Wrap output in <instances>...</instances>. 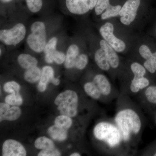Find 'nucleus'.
<instances>
[{
  "instance_id": "1",
  "label": "nucleus",
  "mask_w": 156,
  "mask_h": 156,
  "mask_svg": "<svg viewBox=\"0 0 156 156\" xmlns=\"http://www.w3.org/2000/svg\"><path fill=\"white\" fill-rule=\"evenodd\" d=\"M122 138L125 141L130 139L132 134H137L141 128V121L138 115L133 110H123L117 114L115 119Z\"/></svg>"
},
{
  "instance_id": "2",
  "label": "nucleus",
  "mask_w": 156,
  "mask_h": 156,
  "mask_svg": "<svg viewBox=\"0 0 156 156\" xmlns=\"http://www.w3.org/2000/svg\"><path fill=\"white\" fill-rule=\"evenodd\" d=\"M93 133L96 139L104 141L112 147L119 145L122 138L118 127L106 122L98 124L94 128Z\"/></svg>"
},
{
  "instance_id": "3",
  "label": "nucleus",
  "mask_w": 156,
  "mask_h": 156,
  "mask_svg": "<svg viewBox=\"0 0 156 156\" xmlns=\"http://www.w3.org/2000/svg\"><path fill=\"white\" fill-rule=\"evenodd\" d=\"M54 103L58 106L61 115L72 118L77 114L78 97L74 91L66 90L62 92L56 98Z\"/></svg>"
},
{
  "instance_id": "4",
  "label": "nucleus",
  "mask_w": 156,
  "mask_h": 156,
  "mask_svg": "<svg viewBox=\"0 0 156 156\" xmlns=\"http://www.w3.org/2000/svg\"><path fill=\"white\" fill-rule=\"evenodd\" d=\"M31 33L27 39L29 47L36 53L44 51L46 44V29L44 23L41 21H36L30 27Z\"/></svg>"
},
{
  "instance_id": "5",
  "label": "nucleus",
  "mask_w": 156,
  "mask_h": 156,
  "mask_svg": "<svg viewBox=\"0 0 156 156\" xmlns=\"http://www.w3.org/2000/svg\"><path fill=\"white\" fill-rule=\"evenodd\" d=\"M26 29L24 24L18 23L10 29L2 30L0 31V40L5 44L15 46L25 38Z\"/></svg>"
},
{
  "instance_id": "6",
  "label": "nucleus",
  "mask_w": 156,
  "mask_h": 156,
  "mask_svg": "<svg viewBox=\"0 0 156 156\" xmlns=\"http://www.w3.org/2000/svg\"><path fill=\"white\" fill-rule=\"evenodd\" d=\"M114 27L112 23L107 22L100 27L99 33L104 40L117 52L121 53L125 50L126 44L122 40L118 38L114 34Z\"/></svg>"
},
{
  "instance_id": "7",
  "label": "nucleus",
  "mask_w": 156,
  "mask_h": 156,
  "mask_svg": "<svg viewBox=\"0 0 156 156\" xmlns=\"http://www.w3.org/2000/svg\"><path fill=\"white\" fill-rule=\"evenodd\" d=\"M140 4V0H127L119 12L120 20L124 25H129L134 21Z\"/></svg>"
},
{
  "instance_id": "8",
  "label": "nucleus",
  "mask_w": 156,
  "mask_h": 156,
  "mask_svg": "<svg viewBox=\"0 0 156 156\" xmlns=\"http://www.w3.org/2000/svg\"><path fill=\"white\" fill-rule=\"evenodd\" d=\"M26 155L25 149L17 140H8L3 144V156H25Z\"/></svg>"
},
{
  "instance_id": "9",
  "label": "nucleus",
  "mask_w": 156,
  "mask_h": 156,
  "mask_svg": "<svg viewBox=\"0 0 156 156\" xmlns=\"http://www.w3.org/2000/svg\"><path fill=\"white\" fill-rule=\"evenodd\" d=\"M100 45L101 48H102L106 53L111 67L114 69L118 68L119 65V58L116 52V51L109 45L105 40H101Z\"/></svg>"
},
{
  "instance_id": "10",
  "label": "nucleus",
  "mask_w": 156,
  "mask_h": 156,
  "mask_svg": "<svg viewBox=\"0 0 156 156\" xmlns=\"http://www.w3.org/2000/svg\"><path fill=\"white\" fill-rule=\"evenodd\" d=\"M66 3L67 9L73 14L82 15L90 11L82 0H66Z\"/></svg>"
},
{
  "instance_id": "11",
  "label": "nucleus",
  "mask_w": 156,
  "mask_h": 156,
  "mask_svg": "<svg viewBox=\"0 0 156 156\" xmlns=\"http://www.w3.org/2000/svg\"><path fill=\"white\" fill-rule=\"evenodd\" d=\"M54 77V70L51 66H45L41 71V75L40 78L38 89L40 92H44L47 89L48 83L51 82Z\"/></svg>"
},
{
  "instance_id": "12",
  "label": "nucleus",
  "mask_w": 156,
  "mask_h": 156,
  "mask_svg": "<svg viewBox=\"0 0 156 156\" xmlns=\"http://www.w3.org/2000/svg\"><path fill=\"white\" fill-rule=\"evenodd\" d=\"M80 49L77 45H70L66 52V57L65 61L64 66L66 68L69 69L74 67L76 60L79 56Z\"/></svg>"
},
{
  "instance_id": "13",
  "label": "nucleus",
  "mask_w": 156,
  "mask_h": 156,
  "mask_svg": "<svg viewBox=\"0 0 156 156\" xmlns=\"http://www.w3.org/2000/svg\"><path fill=\"white\" fill-rule=\"evenodd\" d=\"M93 83L99 89L101 95H108L111 91V87L107 78L102 74L97 75L94 78Z\"/></svg>"
},
{
  "instance_id": "14",
  "label": "nucleus",
  "mask_w": 156,
  "mask_h": 156,
  "mask_svg": "<svg viewBox=\"0 0 156 156\" xmlns=\"http://www.w3.org/2000/svg\"><path fill=\"white\" fill-rule=\"evenodd\" d=\"M57 41L58 40L57 38L56 37H53L49 40L45 46L43 51L45 54V61L48 63H52L54 61L53 54L56 50V47Z\"/></svg>"
},
{
  "instance_id": "15",
  "label": "nucleus",
  "mask_w": 156,
  "mask_h": 156,
  "mask_svg": "<svg viewBox=\"0 0 156 156\" xmlns=\"http://www.w3.org/2000/svg\"><path fill=\"white\" fill-rule=\"evenodd\" d=\"M95 61L101 69L108 71L110 69V65L104 50L100 48L95 52Z\"/></svg>"
},
{
  "instance_id": "16",
  "label": "nucleus",
  "mask_w": 156,
  "mask_h": 156,
  "mask_svg": "<svg viewBox=\"0 0 156 156\" xmlns=\"http://www.w3.org/2000/svg\"><path fill=\"white\" fill-rule=\"evenodd\" d=\"M48 133L51 138L58 141H63L67 137V130L55 125L48 129Z\"/></svg>"
},
{
  "instance_id": "17",
  "label": "nucleus",
  "mask_w": 156,
  "mask_h": 156,
  "mask_svg": "<svg viewBox=\"0 0 156 156\" xmlns=\"http://www.w3.org/2000/svg\"><path fill=\"white\" fill-rule=\"evenodd\" d=\"M17 61L20 66L26 70L36 67L38 64L37 60L35 57L24 53L20 54L18 56Z\"/></svg>"
},
{
  "instance_id": "18",
  "label": "nucleus",
  "mask_w": 156,
  "mask_h": 156,
  "mask_svg": "<svg viewBox=\"0 0 156 156\" xmlns=\"http://www.w3.org/2000/svg\"><path fill=\"white\" fill-rule=\"evenodd\" d=\"M149 80L144 77H134L131 81L130 89L131 91L134 93L138 92L140 89H144L149 85Z\"/></svg>"
},
{
  "instance_id": "19",
  "label": "nucleus",
  "mask_w": 156,
  "mask_h": 156,
  "mask_svg": "<svg viewBox=\"0 0 156 156\" xmlns=\"http://www.w3.org/2000/svg\"><path fill=\"white\" fill-rule=\"evenodd\" d=\"M41 71L39 68L36 67L27 69L24 74V78L27 81L30 83H35L40 80Z\"/></svg>"
},
{
  "instance_id": "20",
  "label": "nucleus",
  "mask_w": 156,
  "mask_h": 156,
  "mask_svg": "<svg viewBox=\"0 0 156 156\" xmlns=\"http://www.w3.org/2000/svg\"><path fill=\"white\" fill-rule=\"evenodd\" d=\"M84 89L87 95L93 99H99L101 96L100 91L93 82L86 83L84 85Z\"/></svg>"
},
{
  "instance_id": "21",
  "label": "nucleus",
  "mask_w": 156,
  "mask_h": 156,
  "mask_svg": "<svg viewBox=\"0 0 156 156\" xmlns=\"http://www.w3.org/2000/svg\"><path fill=\"white\" fill-rule=\"evenodd\" d=\"M34 145L38 149L44 150L54 147L53 141L46 136L38 138L35 141Z\"/></svg>"
},
{
  "instance_id": "22",
  "label": "nucleus",
  "mask_w": 156,
  "mask_h": 156,
  "mask_svg": "<svg viewBox=\"0 0 156 156\" xmlns=\"http://www.w3.org/2000/svg\"><path fill=\"white\" fill-rule=\"evenodd\" d=\"M55 125L68 130L71 127L73 124L71 117L65 115H61L55 119Z\"/></svg>"
},
{
  "instance_id": "23",
  "label": "nucleus",
  "mask_w": 156,
  "mask_h": 156,
  "mask_svg": "<svg viewBox=\"0 0 156 156\" xmlns=\"http://www.w3.org/2000/svg\"><path fill=\"white\" fill-rule=\"evenodd\" d=\"M122 7L119 5L113 6L110 5L106 9L105 12L102 13L101 15L102 20H105L112 17H116L119 15V12Z\"/></svg>"
},
{
  "instance_id": "24",
  "label": "nucleus",
  "mask_w": 156,
  "mask_h": 156,
  "mask_svg": "<svg viewBox=\"0 0 156 156\" xmlns=\"http://www.w3.org/2000/svg\"><path fill=\"white\" fill-rule=\"evenodd\" d=\"M21 112L20 108L17 106H13L10 108L5 115L3 117V120L12 121L17 120L21 115Z\"/></svg>"
},
{
  "instance_id": "25",
  "label": "nucleus",
  "mask_w": 156,
  "mask_h": 156,
  "mask_svg": "<svg viewBox=\"0 0 156 156\" xmlns=\"http://www.w3.org/2000/svg\"><path fill=\"white\" fill-rule=\"evenodd\" d=\"M6 103L10 105L19 106L22 105L23 99L19 93L11 94L6 96L5 98Z\"/></svg>"
},
{
  "instance_id": "26",
  "label": "nucleus",
  "mask_w": 156,
  "mask_h": 156,
  "mask_svg": "<svg viewBox=\"0 0 156 156\" xmlns=\"http://www.w3.org/2000/svg\"><path fill=\"white\" fill-rule=\"evenodd\" d=\"M144 67L151 73L156 71V52L152 53L149 59L146 60L144 64Z\"/></svg>"
},
{
  "instance_id": "27",
  "label": "nucleus",
  "mask_w": 156,
  "mask_h": 156,
  "mask_svg": "<svg viewBox=\"0 0 156 156\" xmlns=\"http://www.w3.org/2000/svg\"><path fill=\"white\" fill-rule=\"evenodd\" d=\"M26 2L29 10L32 13L38 12L43 6L42 0H26Z\"/></svg>"
},
{
  "instance_id": "28",
  "label": "nucleus",
  "mask_w": 156,
  "mask_h": 156,
  "mask_svg": "<svg viewBox=\"0 0 156 156\" xmlns=\"http://www.w3.org/2000/svg\"><path fill=\"white\" fill-rule=\"evenodd\" d=\"M131 71L134 75V76L136 77H144L146 71L144 66L137 62H133L131 66Z\"/></svg>"
},
{
  "instance_id": "29",
  "label": "nucleus",
  "mask_w": 156,
  "mask_h": 156,
  "mask_svg": "<svg viewBox=\"0 0 156 156\" xmlns=\"http://www.w3.org/2000/svg\"><path fill=\"white\" fill-rule=\"evenodd\" d=\"M4 89L5 92L11 94L19 93L20 87L18 83L14 81L6 83L4 85Z\"/></svg>"
},
{
  "instance_id": "30",
  "label": "nucleus",
  "mask_w": 156,
  "mask_h": 156,
  "mask_svg": "<svg viewBox=\"0 0 156 156\" xmlns=\"http://www.w3.org/2000/svg\"><path fill=\"white\" fill-rule=\"evenodd\" d=\"M110 5V0H98L95 7V14L97 15L102 14Z\"/></svg>"
},
{
  "instance_id": "31",
  "label": "nucleus",
  "mask_w": 156,
  "mask_h": 156,
  "mask_svg": "<svg viewBox=\"0 0 156 156\" xmlns=\"http://www.w3.org/2000/svg\"><path fill=\"white\" fill-rule=\"evenodd\" d=\"M89 58L87 55L82 54L79 55L76 60L74 67L80 70L83 69L87 66Z\"/></svg>"
},
{
  "instance_id": "32",
  "label": "nucleus",
  "mask_w": 156,
  "mask_h": 156,
  "mask_svg": "<svg viewBox=\"0 0 156 156\" xmlns=\"http://www.w3.org/2000/svg\"><path fill=\"white\" fill-rule=\"evenodd\" d=\"M145 95L148 101L156 104V86H151L145 91Z\"/></svg>"
},
{
  "instance_id": "33",
  "label": "nucleus",
  "mask_w": 156,
  "mask_h": 156,
  "mask_svg": "<svg viewBox=\"0 0 156 156\" xmlns=\"http://www.w3.org/2000/svg\"><path fill=\"white\" fill-rule=\"evenodd\" d=\"M61 155L60 152L55 148L47 149L42 150V151L39 153L38 156H59Z\"/></svg>"
},
{
  "instance_id": "34",
  "label": "nucleus",
  "mask_w": 156,
  "mask_h": 156,
  "mask_svg": "<svg viewBox=\"0 0 156 156\" xmlns=\"http://www.w3.org/2000/svg\"><path fill=\"white\" fill-rule=\"evenodd\" d=\"M139 52L140 56L146 60L149 59L152 54L150 49L146 45H141L140 47Z\"/></svg>"
},
{
  "instance_id": "35",
  "label": "nucleus",
  "mask_w": 156,
  "mask_h": 156,
  "mask_svg": "<svg viewBox=\"0 0 156 156\" xmlns=\"http://www.w3.org/2000/svg\"><path fill=\"white\" fill-rule=\"evenodd\" d=\"M66 55L63 52L56 50L53 54V60L57 64H61L65 62Z\"/></svg>"
},
{
  "instance_id": "36",
  "label": "nucleus",
  "mask_w": 156,
  "mask_h": 156,
  "mask_svg": "<svg viewBox=\"0 0 156 156\" xmlns=\"http://www.w3.org/2000/svg\"><path fill=\"white\" fill-rule=\"evenodd\" d=\"M10 108L9 105L7 103L0 104V121L2 122L3 117Z\"/></svg>"
},
{
  "instance_id": "37",
  "label": "nucleus",
  "mask_w": 156,
  "mask_h": 156,
  "mask_svg": "<svg viewBox=\"0 0 156 156\" xmlns=\"http://www.w3.org/2000/svg\"><path fill=\"white\" fill-rule=\"evenodd\" d=\"M82 1L88 6L90 10H92L95 8L98 0H82Z\"/></svg>"
},
{
  "instance_id": "38",
  "label": "nucleus",
  "mask_w": 156,
  "mask_h": 156,
  "mask_svg": "<svg viewBox=\"0 0 156 156\" xmlns=\"http://www.w3.org/2000/svg\"><path fill=\"white\" fill-rule=\"evenodd\" d=\"M51 82L55 86H57L60 83V80L59 79H58V78H55L54 77L51 80Z\"/></svg>"
},
{
  "instance_id": "39",
  "label": "nucleus",
  "mask_w": 156,
  "mask_h": 156,
  "mask_svg": "<svg viewBox=\"0 0 156 156\" xmlns=\"http://www.w3.org/2000/svg\"><path fill=\"white\" fill-rule=\"evenodd\" d=\"M12 1V0H1L2 2L4 3L10 2H11Z\"/></svg>"
},
{
  "instance_id": "40",
  "label": "nucleus",
  "mask_w": 156,
  "mask_h": 156,
  "mask_svg": "<svg viewBox=\"0 0 156 156\" xmlns=\"http://www.w3.org/2000/svg\"><path fill=\"white\" fill-rule=\"evenodd\" d=\"M71 156H80L81 155L80 154L78 153H75L71 154L70 155Z\"/></svg>"
},
{
  "instance_id": "41",
  "label": "nucleus",
  "mask_w": 156,
  "mask_h": 156,
  "mask_svg": "<svg viewBox=\"0 0 156 156\" xmlns=\"http://www.w3.org/2000/svg\"><path fill=\"white\" fill-rule=\"evenodd\" d=\"M154 156H156V152L155 153L154 155Z\"/></svg>"
},
{
  "instance_id": "42",
  "label": "nucleus",
  "mask_w": 156,
  "mask_h": 156,
  "mask_svg": "<svg viewBox=\"0 0 156 156\" xmlns=\"http://www.w3.org/2000/svg\"><path fill=\"white\" fill-rule=\"evenodd\" d=\"M2 54V50H1V54Z\"/></svg>"
},
{
  "instance_id": "43",
  "label": "nucleus",
  "mask_w": 156,
  "mask_h": 156,
  "mask_svg": "<svg viewBox=\"0 0 156 156\" xmlns=\"http://www.w3.org/2000/svg\"></svg>"
}]
</instances>
